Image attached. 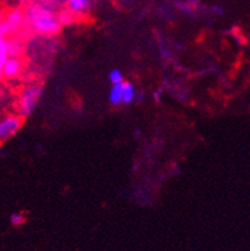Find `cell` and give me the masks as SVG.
I'll return each mask as SVG.
<instances>
[{
    "instance_id": "1",
    "label": "cell",
    "mask_w": 250,
    "mask_h": 251,
    "mask_svg": "<svg viewBox=\"0 0 250 251\" xmlns=\"http://www.w3.org/2000/svg\"><path fill=\"white\" fill-rule=\"evenodd\" d=\"M23 10L29 32L46 37H53L61 32V25L56 16L57 12L55 10L29 1L23 5Z\"/></svg>"
},
{
    "instance_id": "2",
    "label": "cell",
    "mask_w": 250,
    "mask_h": 251,
    "mask_svg": "<svg viewBox=\"0 0 250 251\" xmlns=\"http://www.w3.org/2000/svg\"><path fill=\"white\" fill-rule=\"evenodd\" d=\"M44 87L40 83H31L21 91L17 100V115H19L23 120H27L35 112L36 107L40 103Z\"/></svg>"
},
{
    "instance_id": "3",
    "label": "cell",
    "mask_w": 250,
    "mask_h": 251,
    "mask_svg": "<svg viewBox=\"0 0 250 251\" xmlns=\"http://www.w3.org/2000/svg\"><path fill=\"white\" fill-rule=\"evenodd\" d=\"M3 19L8 25L12 33V37L22 36V32H29L27 23H26V16L23 6H8L3 9Z\"/></svg>"
},
{
    "instance_id": "4",
    "label": "cell",
    "mask_w": 250,
    "mask_h": 251,
    "mask_svg": "<svg viewBox=\"0 0 250 251\" xmlns=\"http://www.w3.org/2000/svg\"><path fill=\"white\" fill-rule=\"evenodd\" d=\"M25 120L16 112H9L0 116V144L16 137L19 130L22 129Z\"/></svg>"
},
{
    "instance_id": "5",
    "label": "cell",
    "mask_w": 250,
    "mask_h": 251,
    "mask_svg": "<svg viewBox=\"0 0 250 251\" xmlns=\"http://www.w3.org/2000/svg\"><path fill=\"white\" fill-rule=\"evenodd\" d=\"M23 61L22 57H12L8 56L4 64L1 65V74H3V78L6 80L14 79L17 76L21 75L23 70Z\"/></svg>"
},
{
    "instance_id": "6",
    "label": "cell",
    "mask_w": 250,
    "mask_h": 251,
    "mask_svg": "<svg viewBox=\"0 0 250 251\" xmlns=\"http://www.w3.org/2000/svg\"><path fill=\"white\" fill-rule=\"evenodd\" d=\"M92 0H65V8L73 14L76 18L87 14L91 8Z\"/></svg>"
},
{
    "instance_id": "7",
    "label": "cell",
    "mask_w": 250,
    "mask_h": 251,
    "mask_svg": "<svg viewBox=\"0 0 250 251\" xmlns=\"http://www.w3.org/2000/svg\"><path fill=\"white\" fill-rule=\"evenodd\" d=\"M25 52V45L18 37H8V56L22 57Z\"/></svg>"
},
{
    "instance_id": "8",
    "label": "cell",
    "mask_w": 250,
    "mask_h": 251,
    "mask_svg": "<svg viewBox=\"0 0 250 251\" xmlns=\"http://www.w3.org/2000/svg\"><path fill=\"white\" fill-rule=\"evenodd\" d=\"M136 96H137V91L136 87L132 84L130 82H125L124 80L123 84V99H121V105H130V103H133L136 101Z\"/></svg>"
},
{
    "instance_id": "9",
    "label": "cell",
    "mask_w": 250,
    "mask_h": 251,
    "mask_svg": "<svg viewBox=\"0 0 250 251\" xmlns=\"http://www.w3.org/2000/svg\"><path fill=\"white\" fill-rule=\"evenodd\" d=\"M123 83L119 84H112L109 93V101L112 106H119L121 105V99H123Z\"/></svg>"
},
{
    "instance_id": "10",
    "label": "cell",
    "mask_w": 250,
    "mask_h": 251,
    "mask_svg": "<svg viewBox=\"0 0 250 251\" xmlns=\"http://www.w3.org/2000/svg\"><path fill=\"white\" fill-rule=\"evenodd\" d=\"M57 21L60 23L61 28L63 27H68V25H72L74 22H76V17L67 9V8H61V9L57 10L56 13Z\"/></svg>"
},
{
    "instance_id": "11",
    "label": "cell",
    "mask_w": 250,
    "mask_h": 251,
    "mask_svg": "<svg viewBox=\"0 0 250 251\" xmlns=\"http://www.w3.org/2000/svg\"><path fill=\"white\" fill-rule=\"evenodd\" d=\"M198 4H199L198 0H185V1H179V3H176V6L177 9L187 13V14H194L196 12V9H198Z\"/></svg>"
},
{
    "instance_id": "12",
    "label": "cell",
    "mask_w": 250,
    "mask_h": 251,
    "mask_svg": "<svg viewBox=\"0 0 250 251\" xmlns=\"http://www.w3.org/2000/svg\"><path fill=\"white\" fill-rule=\"evenodd\" d=\"M9 222L13 227H21L27 222V216L23 212H14L10 214Z\"/></svg>"
},
{
    "instance_id": "13",
    "label": "cell",
    "mask_w": 250,
    "mask_h": 251,
    "mask_svg": "<svg viewBox=\"0 0 250 251\" xmlns=\"http://www.w3.org/2000/svg\"><path fill=\"white\" fill-rule=\"evenodd\" d=\"M109 80H110L111 86L112 84H119V83L124 82V75L119 69H112L109 73Z\"/></svg>"
},
{
    "instance_id": "14",
    "label": "cell",
    "mask_w": 250,
    "mask_h": 251,
    "mask_svg": "<svg viewBox=\"0 0 250 251\" xmlns=\"http://www.w3.org/2000/svg\"><path fill=\"white\" fill-rule=\"evenodd\" d=\"M211 12H212V14H215V16L221 17L225 14V8L221 5H212L211 6Z\"/></svg>"
},
{
    "instance_id": "15",
    "label": "cell",
    "mask_w": 250,
    "mask_h": 251,
    "mask_svg": "<svg viewBox=\"0 0 250 251\" xmlns=\"http://www.w3.org/2000/svg\"><path fill=\"white\" fill-rule=\"evenodd\" d=\"M8 1H12L13 3L12 6H23L28 3L29 0H8Z\"/></svg>"
},
{
    "instance_id": "16",
    "label": "cell",
    "mask_w": 250,
    "mask_h": 251,
    "mask_svg": "<svg viewBox=\"0 0 250 251\" xmlns=\"http://www.w3.org/2000/svg\"><path fill=\"white\" fill-rule=\"evenodd\" d=\"M3 80H4L3 74H1V69H0V84H1V83H3Z\"/></svg>"
},
{
    "instance_id": "17",
    "label": "cell",
    "mask_w": 250,
    "mask_h": 251,
    "mask_svg": "<svg viewBox=\"0 0 250 251\" xmlns=\"http://www.w3.org/2000/svg\"><path fill=\"white\" fill-rule=\"evenodd\" d=\"M3 5H1V4H0V16H1V13H3Z\"/></svg>"
}]
</instances>
